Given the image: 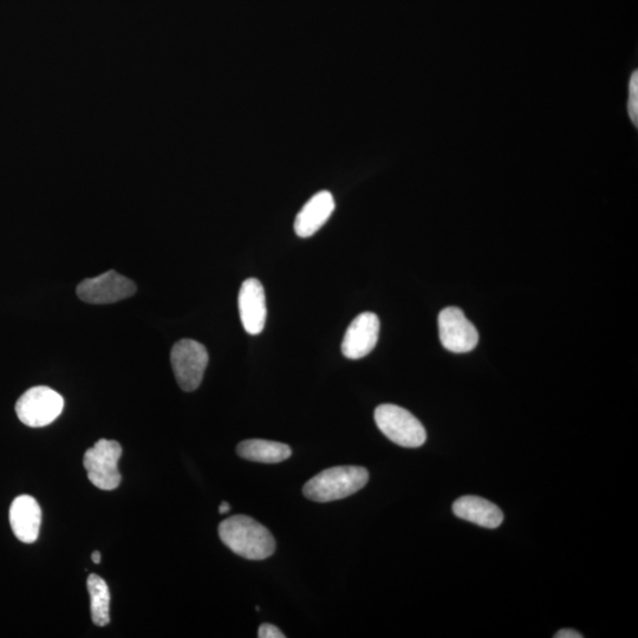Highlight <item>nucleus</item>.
Masks as SVG:
<instances>
[{
	"mask_svg": "<svg viewBox=\"0 0 638 638\" xmlns=\"http://www.w3.org/2000/svg\"><path fill=\"white\" fill-rule=\"evenodd\" d=\"M91 559H93V562L95 564H100L101 563V552L100 551H94L93 555H91Z\"/></svg>",
	"mask_w": 638,
	"mask_h": 638,
	"instance_id": "aec40b11",
	"label": "nucleus"
},
{
	"mask_svg": "<svg viewBox=\"0 0 638 638\" xmlns=\"http://www.w3.org/2000/svg\"><path fill=\"white\" fill-rule=\"evenodd\" d=\"M380 319L374 312H363L349 325L342 342V354L361 360L374 350L380 335Z\"/></svg>",
	"mask_w": 638,
	"mask_h": 638,
	"instance_id": "1a4fd4ad",
	"label": "nucleus"
},
{
	"mask_svg": "<svg viewBox=\"0 0 638 638\" xmlns=\"http://www.w3.org/2000/svg\"><path fill=\"white\" fill-rule=\"evenodd\" d=\"M335 199L328 191L314 195L295 220V232L298 237L309 238L321 230L335 211Z\"/></svg>",
	"mask_w": 638,
	"mask_h": 638,
	"instance_id": "f8f14e48",
	"label": "nucleus"
},
{
	"mask_svg": "<svg viewBox=\"0 0 638 638\" xmlns=\"http://www.w3.org/2000/svg\"><path fill=\"white\" fill-rule=\"evenodd\" d=\"M219 537L236 555L263 561L276 551V540L265 526L247 516H233L219 525Z\"/></svg>",
	"mask_w": 638,
	"mask_h": 638,
	"instance_id": "f257e3e1",
	"label": "nucleus"
},
{
	"mask_svg": "<svg viewBox=\"0 0 638 638\" xmlns=\"http://www.w3.org/2000/svg\"><path fill=\"white\" fill-rule=\"evenodd\" d=\"M555 637L556 638H582L583 635L579 634L578 631L576 630L564 629V630L558 631Z\"/></svg>",
	"mask_w": 638,
	"mask_h": 638,
	"instance_id": "a211bd4d",
	"label": "nucleus"
},
{
	"mask_svg": "<svg viewBox=\"0 0 638 638\" xmlns=\"http://www.w3.org/2000/svg\"><path fill=\"white\" fill-rule=\"evenodd\" d=\"M375 422L390 441L401 447L418 448L427 440L425 427L405 408L381 405L375 410Z\"/></svg>",
	"mask_w": 638,
	"mask_h": 638,
	"instance_id": "7ed1b4c3",
	"label": "nucleus"
},
{
	"mask_svg": "<svg viewBox=\"0 0 638 638\" xmlns=\"http://www.w3.org/2000/svg\"><path fill=\"white\" fill-rule=\"evenodd\" d=\"M171 362L175 379L182 390L194 392L200 387L208 364V353L204 344L188 338L175 343Z\"/></svg>",
	"mask_w": 638,
	"mask_h": 638,
	"instance_id": "423d86ee",
	"label": "nucleus"
},
{
	"mask_svg": "<svg viewBox=\"0 0 638 638\" xmlns=\"http://www.w3.org/2000/svg\"><path fill=\"white\" fill-rule=\"evenodd\" d=\"M136 285L115 271L86 279L77 286V296L88 304H113L135 295Z\"/></svg>",
	"mask_w": 638,
	"mask_h": 638,
	"instance_id": "0eeeda50",
	"label": "nucleus"
},
{
	"mask_svg": "<svg viewBox=\"0 0 638 638\" xmlns=\"http://www.w3.org/2000/svg\"><path fill=\"white\" fill-rule=\"evenodd\" d=\"M628 114L635 127L638 126V73L635 70L629 80Z\"/></svg>",
	"mask_w": 638,
	"mask_h": 638,
	"instance_id": "dca6fc26",
	"label": "nucleus"
},
{
	"mask_svg": "<svg viewBox=\"0 0 638 638\" xmlns=\"http://www.w3.org/2000/svg\"><path fill=\"white\" fill-rule=\"evenodd\" d=\"M455 516L486 529H497L504 522L503 511L484 498L466 496L453 504Z\"/></svg>",
	"mask_w": 638,
	"mask_h": 638,
	"instance_id": "ddd939ff",
	"label": "nucleus"
},
{
	"mask_svg": "<svg viewBox=\"0 0 638 638\" xmlns=\"http://www.w3.org/2000/svg\"><path fill=\"white\" fill-rule=\"evenodd\" d=\"M122 447L114 440L102 439L84 454L83 465L90 483L102 491H113L121 484L119 461Z\"/></svg>",
	"mask_w": 638,
	"mask_h": 638,
	"instance_id": "20e7f679",
	"label": "nucleus"
},
{
	"mask_svg": "<svg viewBox=\"0 0 638 638\" xmlns=\"http://www.w3.org/2000/svg\"><path fill=\"white\" fill-rule=\"evenodd\" d=\"M87 587L90 596L91 618L97 627H106L110 622V592L106 581L100 576L90 575Z\"/></svg>",
	"mask_w": 638,
	"mask_h": 638,
	"instance_id": "2eb2a0df",
	"label": "nucleus"
},
{
	"mask_svg": "<svg viewBox=\"0 0 638 638\" xmlns=\"http://www.w3.org/2000/svg\"><path fill=\"white\" fill-rule=\"evenodd\" d=\"M64 399L56 390L45 386L30 388L16 403L18 419L25 426H49L63 412Z\"/></svg>",
	"mask_w": 638,
	"mask_h": 638,
	"instance_id": "39448f33",
	"label": "nucleus"
},
{
	"mask_svg": "<svg viewBox=\"0 0 638 638\" xmlns=\"http://www.w3.org/2000/svg\"><path fill=\"white\" fill-rule=\"evenodd\" d=\"M10 524L13 535L22 543H35L42 524V510L37 500L30 496H21L12 501Z\"/></svg>",
	"mask_w": 638,
	"mask_h": 638,
	"instance_id": "9b49d317",
	"label": "nucleus"
},
{
	"mask_svg": "<svg viewBox=\"0 0 638 638\" xmlns=\"http://www.w3.org/2000/svg\"><path fill=\"white\" fill-rule=\"evenodd\" d=\"M439 335L444 348L455 354L470 353L479 342V334L464 311L449 307L440 312Z\"/></svg>",
	"mask_w": 638,
	"mask_h": 638,
	"instance_id": "6e6552de",
	"label": "nucleus"
},
{
	"mask_svg": "<svg viewBox=\"0 0 638 638\" xmlns=\"http://www.w3.org/2000/svg\"><path fill=\"white\" fill-rule=\"evenodd\" d=\"M369 472L360 466L328 468L304 485V496L316 503H330L353 496L368 484Z\"/></svg>",
	"mask_w": 638,
	"mask_h": 638,
	"instance_id": "f03ea898",
	"label": "nucleus"
},
{
	"mask_svg": "<svg viewBox=\"0 0 638 638\" xmlns=\"http://www.w3.org/2000/svg\"><path fill=\"white\" fill-rule=\"evenodd\" d=\"M230 510H231V506L229 503H227V501H223V503H221V505L219 506L220 514H225L229 512Z\"/></svg>",
	"mask_w": 638,
	"mask_h": 638,
	"instance_id": "6ab92c4d",
	"label": "nucleus"
},
{
	"mask_svg": "<svg viewBox=\"0 0 638 638\" xmlns=\"http://www.w3.org/2000/svg\"><path fill=\"white\" fill-rule=\"evenodd\" d=\"M259 638H285V635L282 633V630H279L273 624L265 623L259 627L258 631Z\"/></svg>",
	"mask_w": 638,
	"mask_h": 638,
	"instance_id": "f3484780",
	"label": "nucleus"
},
{
	"mask_svg": "<svg viewBox=\"0 0 638 638\" xmlns=\"http://www.w3.org/2000/svg\"><path fill=\"white\" fill-rule=\"evenodd\" d=\"M239 314L247 334L259 335L265 328L268 309L262 283L249 278L242 284L238 297Z\"/></svg>",
	"mask_w": 638,
	"mask_h": 638,
	"instance_id": "9d476101",
	"label": "nucleus"
},
{
	"mask_svg": "<svg viewBox=\"0 0 638 638\" xmlns=\"http://www.w3.org/2000/svg\"><path fill=\"white\" fill-rule=\"evenodd\" d=\"M240 458L249 461L263 462V464H278L291 457L292 451L282 442L268 440H246L237 447Z\"/></svg>",
	"mask_w": 638,
	"mask_h": 638,
	"instance_id": "4468645a",
	"label": "nucleus"
}]
</instances>
